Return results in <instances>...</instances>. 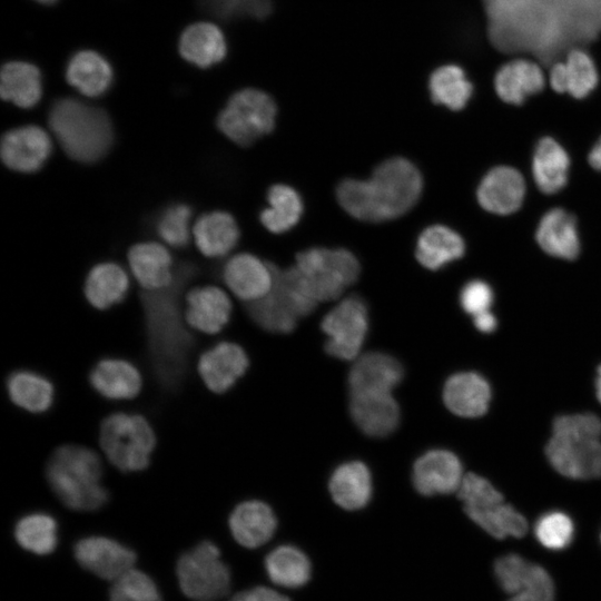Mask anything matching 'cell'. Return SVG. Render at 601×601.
Returning a JSON list of instances; mask_svg holds the SVG:
<instances>
[{"label":"cell","instance_id":"obj_21","mask_svg":"<svg viewBox=\"0 0 601 601\" xmlns=\"http://www.w3.org/2000/svg\"><path fill=\"white\" fill-rule=\"evenodd\" d=\"M223 278L235 296L250 303L266 295L272 288V263L249 253L237 254L226 262Z\"/></svg>","mask_w":601,"mask_h":601},{"label":"cell","instance_id":"obj_4","mask_svg":"<svg viewBox=\"0 0 601 601\" xmlns=\"http://www.w3.org/2000/svg\"><path fill=\"white\" fill-rule=\"evenodd\" d=\"M48 124L65 154L80 164L100 161L115 141L108 114L75 98L56 100L50 108Z\"/></svg>","mask_w":601,"mask_h":601},{"label":"cell","instance_id":"obj_49","mask_svg":"<svg viewBox=\"0 0 601 601\" xmlns=\"http://www.w3.org/2000/svg\"><path fill=\"white\" fill-rule=\"evenodd\" d=\"M552 434L601 437V420L592 413L561 415L552 425Z\"/></svg>","mask_w":601,"mask_h":601},{"label":"cell","instance_id":"obj_17","mask_svg":"<svg viewBox=\"0 0 601 601\" xmlns=\"http://www.w3.org/2000/svg\"><path fill=\"white\" fill-rule=\"evenodd\" d=\"M459 457L446 450H431L421 455L413 465L412 482L425 496L457 492L463 480Z\"/></svg>","mask_w":601,"mask_h":601},{"label":"cell","instance_id":"obj_42","mask_svg":"<svg viewBox=\"0 0 601 601\" xmlns=\"http://www.w3.org/2000/svg\"><path fill=\"white\" fill-rule=\"evenodd\" d=\"M17 542L36 554L51 553L58 542L56 520L43 512H35L19 519L14 526Z\"/></svg>","mask_w":601,"mask_h":601},{"label":"cell","instance_id":"obj_15","mask_svg":"<svg viewBox=\"0 0 601 601\" xmlns=\"http://www.w3.org/2000/svg\"><path fill=\"white\" fill-rule=\"evenodd\" d=\"M51 154L50 136L36 125L12 128L1 139V159L9 169L18 173L40 170Z\"/></svg>","mask_w":601,"mask_h":601},{"label":"cell","instance_id":"obj_44","mask_svg":"<svg viewBox=\"0 0 601 601\" xmlns=\"http://www.w3.org/2000/svg\"><path fill=\"white\" fill-rule=\"evenodd\" d=\"M191 208L187 204L176 203L166 207L156 221L159 237L168 245L183 248L190 240L189 221Z\"/></svg>","mask_w":601,"mask_h":601},{"label":"cell","instance_id":"obj_33","mask_svg":"<svg viewBox=\"0 0 601 601\" xmlns=\"http://www.w3.org/2000/svg\"><path fill=\"white\" fill-rule=\"evenodd\" d=\"M179 52L185 60L200 68L220 62L226 56L221 30L211 22L188 26L179 38Z\"/></svg>","mask_w":601,"mask_h":601},{"label":"cell","instance_id":"obj_22","mask_svg":"<svg viewBox=\"0 0 601 601\" xmlns=\"http://www.w3.org/2000/svg\"><path fill=\"white\" fill-rule=\"evenodd\" d=\"M185 318L189 327L206 334L220 332L229 322L231 302L219 287L207 285L186 293Z\"/></svg>","mask_w":601,"mask_h":601},{"label":"cell","instance_id":"obj_5","mask_svg":"<svg viewBox=\"0 0 601 601\" xmlns=\"http://www.w3.org/2000/svg\"><path fill=\"white\" fill-rule=\"evenodd\" d=\"M47 481L56 496L69 509L95 511L108 501L101 484L102 465L98 454L82 445H62L48 461Z\"/></svg>","mask_w":601,"mask_h":601},{"label":"cell","instance_id":"obj_12","mask_svg":"<svg viewBox=\"0 0 601 601\" xmlns=\"http://www.w3.org/2000/svg\"><path fill=\"white\" fill-rule=\"evenodd\" d=\"M545 454L560 474L577 480L601 477V441L583 435L552 434Z\"/></svg>","mask_w":601,"mask_h":601},{"label":"cell","instance_id":"obj_19","mask_svg":"<svg viewBox=\"0 0 601 601\" xmlns=\"http://www.w3.org/2000/svg\"><path fill=\"white\" fill-rule=\"evenodd\" d=\"M248 364L242 346L220 342L200 355L198 373L211 392L225 393L244 375Z\"/></svg>","mask_w":601,"mask_h":601},{"label":"cell","instance_id":"obj_29","mask_svg":"<svg viewBox=\"0 0 601 601\" xmlns=\"http://www.w3.org/2000/svg\"><path fill=\"white\" fill-rule=\"evenodd\" d=\"M191 233L197 248L207 257L226 256L239 239V228L235 218L223 210L199 216Z\"/></svg>","mask_w":601,"mask_h":601},{"label":"cell","instance_id":"obj_55","mask_svg":"<svg viewBox=\"0 0 601 601\" xmlns=\"http://www.w3.org/2000/svg\"><path fill=\"white\" fill-rule=\"evenodd\" d=\"M595 391H597V397L599 402L601 403V365L598 368V375L595 381Z\"/></svg>","mask_w":601,"mask_h":601},{"label":"cell","instance_id":"obj_27","mask_svg":"<svg viewBox=\"0 0 601 601\" xmlns=\"http://www.w3.org/2000/svg\"><path fill=\"white\" fill-rule=\"evenodd\" d=\"M228 524L234 539L240 545L255 549L273 536L277 521L269 505L258 500H249L233 510Z\"/></svg>","mask_w":601,"mask_h":601},{"label":"cell","instance_id":"obj_56","mask_svg":"<svg viewBox=\"0 0 601 601\" xmlns=\"http://www.w3.org/2000/svg\"><path fill=\"white\" fill-rule=\"evenodd\" d=\"M36 1H38L40 3H43V4H51V3L56 2L57 0H36Z\"/></svg>","mask_w":601,"mask_h":601},{"label":"cell","instance_id":"obj_30","mask_svg":"<svg viewBox=\"0 0 601 601\" xmlns=\"http://www.w3.org/2000/svg\"><path fill=\"white\" fill-rule=\"evenodd\" d=\"M431 100L451 111H461L474 96V83L466 70L459 63L446 62L437 66L428 78Z\"/></svg>","mask_w":601,"mask_h":601},{"label":"cell","instance_id":"obj_34","mask_svg":"<svg viewBox=\"0 0 601 601\" xmlns=\"http://www.w3.org/2000/svg\"><path fill=\"white\" fill-rule=\"evenodd\" d=\"M129 278L117 263L106 262L93 266L85 282V296L97 309H107L124 300Z\"/></svg>","mask_w":601,"mask_h":601},{"label":"cell","instance_id":"obj_14","mask_svg":"<svg viewBox=\"0 0 601 601\" xmlns=\"http://www.w3.org/2000/svg\"><path fill=\"white\" fill-rule=\"evenodd\" d=\"M493 88L503 104L520 107L548 88L546 70L534 59L511 58L494 73Z\"/></svg>","mask_w":601,"mask_h":601},{"label":"cell","instance_id":"obj_41","mask_svg":"<svg viewBox=\"0 0 601 601\" xmlns=\"http://www.w3.org/2000/svg\"><path fill=\"white\" fill-rule=\"evenodd\" d=\"M7 390L11 401L32 412H46L53 402V386L43 375L31 371H17L9 375Z\"/></svg>","mask_w":601,"mask_h":601},{"label":"cell","instance_id":"obj_2","mask_svg":"<svg viewBox=\"0 0 601 601\" xmlns=\"http://www.w3.org/2000/svg\"><path fill=\"white\" fill-rule=\"evenodd\" d=\"M197 273V265L180 262L168 286L139 293L150 366L166 392H176L188 373L195 338L187 327L181 296Z\"/></svg>","mask_w":601,"mask_h":601},{"label":"cell","instance_id":"obj_18","mask_svg":"<svg viewBox=\"0 0 601 601\" xmlns=\"http://www.w3.org/2000/svg\"><path fill=\"white\" fill-rule=\"evenodd\" d=\"M78 563L93 574L116 580L130 569L136 560L135 552L106 536H87L75 545Z\"/></svg>","mask_w":601,"mask_h":601},{"label":"cell","instance_id":"obj_31","mask_svg":"<svg viewBox=\"0 0 601 601\" xmlns=\"http://www.w3.org/2000/svg\"><path fill=\"white\" fill-rule=\"evenodd\" d=\"M536 242L551 256L574 259L580 252L575 218L561 208L548 211L536 229Z\"/></svg>","mask_w":601,"mask_h":601},{"label":"cell","instance_id":"obj_35","mask_svg":"<svg viewBox=\"0 0 601 601\" xmlns=\"http://www.w3.org/2000/svg\"><path fill=\"white\" fill-rule=\"evenodd\" d=\"M69 85L87 97L104 95L112 82V69L99 53L79 51L71 57L66 70Z\"/></svg>","mask_w":601,"mask_h":601},{"label":"cell","instance_id":"obj_23","mask_svg":"<svg viewBox=\"0 0 601 601\" xmlns=\"http://www.w3.org/2000/svg\"><path fill=\"white\" fill-rule=\"evenodd\" d=\"M404 368L393 356L382 352H368L356 358L349 370V393L391 392L402 382Z\"/></svg>","mask_w":601,"mask_h":601},{"label":"cell","instance_id":"obj_1","mask_svg":"<svg viewBox=\"0 0 601 601\" xmlns=\"http://www.w3.org/2000/svg\"><path fill=\"white\" fill-rule=\"evenodd\" d=\"M493 48L506 61L526 57L545 70L601 33V0H481Z\"/></svg>","mask_w":601,"mask_h":601},{"label":"cell","instance_id":"obj_38","mask_svg":"<svg viewBox=\"0 0 601 601\" xmlns=\"http://www.w3.org/2000/svg\"><path fill=\"white\" fill-rule=\"evenodd\" d=\"M570 158L563 147L553 138L539 140L532 162L534 180L542 193L554 194L568 180Z\"/></svg>","mask_w":601,"mask_h":601},{"label":"cell","instance_id":"obj_47","mask_svg":"<svg viewBox=\"0 0 601 601\" xmlns=\"http://www.w3.org/2000/svg\"><path fill=\"white\" fill-rule=\"evenodd\" d=\"M572 520L564 513L554 511L542 515L534 529L538 541L550 550L566 548L573 538Z\"/></svg>","mask_w":601,"mask_h":601},{"label":"cell","instance_id":"obj_54","mask_svg":"<svg viewBox=\"0 0 601 601\" xmlns=\"http://www.w3.org/2000/svg\"><path fill=\"white\" fill-rule=\"evenodd\" d=\"M508 601H546V600L531 593H518V594L511 595V598Z\"/></svg>","mask_w":601,"mask_h":601},{"label":"cell","instance_id":"obj_10","mask_svg":"<svg viewBox=\"0 0 601 601\" xmlns=\"http://www.w3.org/2000/svg\"><path fill=\"white\" fill-rule=\"evenodd\" d=\"M177 577L181 591L195 601H216L230 589L231 575L221 560L220 551L209 541L185 552L177 562Z\"/></svg>","mask_w":601,"mask_h":601},{"label":"cell","instance_id":"obj_53","mask_svg":"<svg viewBox=\"0 0 601 601\" xmlns=\"http://www.w3.org/2000/svg\"><path fill=\"white\" fill-rule=\"evenodd\" d=\"M589 162L594 169L601 170V137L589 154Z\"/></svg>","mask_w":601,"mask_h":601},{"label":"cell","instance_id":"obj_11","mask_svg":"<svg viewBox=\"0 0 601 601\" xmlns=\"http://www.w3.org/2000/svg\"><path fill=\"white\" fill-rule=\"evenodd\" d=\"M321 327L327 336L324 348L328 355L356 358L368 331L366 303L356 295L344 298L324 316Z\"/></svg>","mask_w":601,"mask_h":601},{"label":"cell","instance_id":"obj_52","mask_svg":"<svg viewBox=\"0 0 601 601\" xmlns=\"http://www.w3.org/2000/svg\"><path fill=\"white\" fill-rule=\"evenodd\" d=\"M473 322L482 333H491L496 328V318L490 311L473 316Z\"/></svg>","mask_w":601,"mask_h":601},{"label":"cell","instance_id":"obj_40","mask_svg":"<svg viewBox=\"0 0 601 601\" xmlns=\"http://www.w3.org/2000/svg\"><path fill=\"white\" fill-rule=\"evenodd\" d=\"M268 207L259 215L264 227L274 234L292 229L303 215V200L299 194L284 184L273 185L267 193Z\"/></svg>","mask_w":601,"mask_h":601},{"label":"cell","instance_id":"obj_36","mask_svg":"<svg viewBox=\"0 0 601 601\" xmlns=\"http://www.w3.org/2000/svg\"><path fill=\"white\" fill-rule=\"evenodd\" d=\"M463 238L443 225H432L418 236L415 256L427 269L437 270L450 262L464 255Z\"/></svg>","mask_w":601,"mask_h":601},{"label":"cell","instance_id":"obj_28","mask_svg":"<svg viewBox=\"0 0 601 601\" xmlns=\"http://www.w3.org/2000/svg\"><path fill=\"white\" fill-rule=\"evenodd\" d=\"M91 386L106 398L130 400L141 390V375L130 362L121 358H104L91 370Z\"/></svg>","mask_w":601,"mask_h":601},{"label":"cell","instance_id":"obj_3","mask_svg":"<svg viewBox=\"0 0 601 601\" xmlns=\"http://www.w3.org/2000/svg\"><path fill=\"white\" fill-rule=\"evenodd\" d=\"M423 178L417 167L402 157L381 162L366 179L339 183L336 197L341 207L361 221L382 223L406 214L420 199Z\"/></svg>","mask_w":601,"mask_h":601},{"label":"cell","instance_id":"obj_13","mask_svg":"<svg viewBox=\"0 0 601 601\" xmlns=\"http://www.w3.org/2000/svg\"><path fill=\"white\" fill-rule=\"evenodd\" d=\"M548 87L558 95L584 100L599 87L600 72L592 55L582 47L571 48L563 59L546 70Z\"/></svg>","mask_w":601,"mask_h":601},{"label":"cell","instance_id":"obj_24","mask_svg":"<svg viewBox=\"0 0 601 601\" xmlns=\"http://www.w3.org/2000/svg\"><path fill=\"white\" fill-rule=\"evenodd\" d=\"M524 194L525 184L522 175L512 167L500 166L483 177L476 196L485 210L509 215L520 208Z\"/></svg>","mask_w":601,"mask_h":601},{"label":"cell","instance_id":"obj_8","mask_svg":"<svg viewBox=\"0 0 601 601\" xmlns=\"http://www.w3.org/2000/svg\"><path fill=\"white\" fill-rule=\"evenodd\" d=\"M99 442L112 465L122 472H135L149 465L156 436L144 416L119 412L101 422Z\"/></svg>","mask_w":601,"mask_h":601},{"label":"cell","instance_id":"obj_26","mask_svg":"<svg viewBox=\"0 0 601 601\" xmlns=\"http://www.w3.org/2000/svg\"><path fill=\"white\" fill-rule=\"evenodd\" d=\"M491 388L477 373L462 372L447 378L443 390L446 407L462 417H479L489 407Z\"/></svg>","mask_w":601,"mask_h":601},{"label":"cell","instance_id":"obj_32","mask_svg":"<svg viewBox=\"0 0 601 601\" xmlns=\"http://www.w3.org/2000/svg\"><path fill=\"white\" fill-rule=\"evenodd\" d=\"M372 475L363 462H345L329 479V492L337 505L354 511L364 508L372 497Z\"/></svg>","mask_w":601,"mask_h":601},{"label":"cell","instance_id":"obj_6","mask_svg":"<svg viewBox=\"0 0 601 601\" xmlns=\"http://www.w3.org/2000/svg\"><path fill=\"white\" fill-rule=\"evenodd\" d=\"M272 288L259 299L247 303L246 311L260 328L287 334L296 328L299 318L315 309L317 302L304 289L294 266L282 269L272 264Z\"/></svg>","mask_w":601,"mask_h":601},{"label":"cell","instance_id":"obj_43","mask_svg":"<svg viewBox=\"0 0 601 601\" xmlns=\"http://www.w3.org/2000/svg\"><path fill=\"white\" fill-rule=\"evenodd\" d=\"M466 514L474 523L495 539L522 538L528 531L525 518L504 501Z\"/></svg>","mask_w":601,"mask_h":601},{"label":"cell","instance_id":"obj_51","mask_svg":"<svg viewBox=\"0 0 601 601\" xmlns=\"http://www.w3.org/2000/svg\"><path fill=\"white\" fill-rule=\"evenodd\" d=\"M229 601H290L283 593L267 588L254 587L234 594Z\"/></svg>","mask_w":601,"mask_h":601},{"label":"cell","instance_id":"obj_45","mask_svg":"<svg viewBox=\"0 0 601 601\" xmlns=\"http://www.w3.org/2000/svg\"><path fill=\"white\" fill-rule=\"evenodd\" d=\"M110 601H161V597L151 578L130 569L115 580Z\"/></svg>","mask_w":601,"mask_h":601},{"label":"cell","instance_id":"obj_50","mask_svg":"<svg viewBox=\"0 0 601 601\" xmlns=\"http://www.w3.org/2000/svg\"><path fill=\"white\" fill-rule=\"evenodd\" d=\"M493 302L491 287L482 280L467 283L461 292L460 303L462 308L470 315L475 316L490 311Z\"/></svg>","mask_w":601,"mask_h":601},{"label":"cell","instance_id":"obj_9","mask_svg":"<svg viewBox=\"0 0 601 601\" xmlns=\"http://www.w3.org/2000/svg\"><path fill=\"white\" fill-rule=\"evenodd\" d=\"M276 104L266 92L247 88L235 92L218 114L216 125L229 140L248 147L275 127Z\"/></svg>","mask_w":601,"mask_h":601},{"label":"cell","instance_id":"obj_7","mask_svg":"<svg viewBox=\"0 0 601 601\" xmlns=\"http://www.w3.org/2000/svg\"><path fill=\"white\" fill-rule=\"evenodd\" d=\"M294 268L304 289L317 303L338 298L361 272L352 252L324 247L298 253Z\"/></svg>","mask_w":601,"mask_h":601},{"label":"cell","instance_id":"obj_25","mask_svg":"<svg viewBox=\"0 0 601 601\" xmlns=\"http://www.w3.org/2000/svg\"><path fill=\"white\" fill-rule=\"evenodd\" d=\"M129 267L144 290L168 286L175 275V265L165 246L155 242L138 243L128 250Z\"/></svg>","mask_w":601,"mask_h":601},{"label":"cell","instance_id":"obj_46","mask_svg":"<svg viewBox=\"0 0 601 601\" xmlns=\"http://www.w3.org/2000/svg\"><path fill=\"white\" fill-rule=\"evenodd\" d=\"M457 495L465 513L479 511L503 502L502 494L483 476L464 474Z\"/></svg>","mask_w":601,"mask_h":601},{"label":"cell","instance_id":"obj_16","mask_svg":"<svg viewBox=\"0 0 601 601\" xmlns=\"http://www.w3.org/2000/svg\"><path fill=\"white\" fill-rule=\"evenodd\" d=\"M348 408L355 425L367 436L385 437L398 427L400 406L391 392L349 393Z\"/></svg>","mask_w":601,"mask_h":601},{"label":"cell","instance_id":"obj_39","mask_svg":"<svg viewBox=\"0 0 601 601\" xmlns=\"http://www.w3.org/2000/svg\"><path fill=\"white\" fill-rule=\"evenodd\" d=\"M265 569L273 583L288 589L305 585L312 573L308 556L300 549L290 544L273 549L266 555Z\"/></svg>","mask_w":601,"mask_h":601},{"label":"cell","instance_id":"obj_20","mask_svg":"<svg viewBox=\"0 0 601 601\" xmlns=\"http://www.w3.org/2000/svg\"><path fill=\"white\" fill-rule=\"evenodd\" d=\"M494 574L500 587L511 595L532 593L553 601V581L546 570L518 554L499 558L494 563Z\"/></svg>","mask_w":601,"mask_h":601},{"label":"cell","instance_id":"obj_48","mask_svg":"<svg viewBox=\"0 0 601 601\" xmlns=\"http://www.w3.org/2000/svg\"><path fill=\"white\" fill-rule=\"evenodd\" d=\"M207 13L220 19L263 18L272 9V0H197Z\"/></svg>","mask_w":601,"mask_h":601},{"label":"cell","instance_id":"obj_37","mask_svg":"<svg viewBox=\"0 0 601 601\" xmlns=\"http://www.w3.org/2000/svg\"><path fill=\"white\" fill-rule=\"evenodd\" d=\"M0 93L3 100L20 108H31L42 96L41 73L29 62L10 61L2 66Z\"/></svg>","mask_w":601,"mask_h":601}]
</instances>
